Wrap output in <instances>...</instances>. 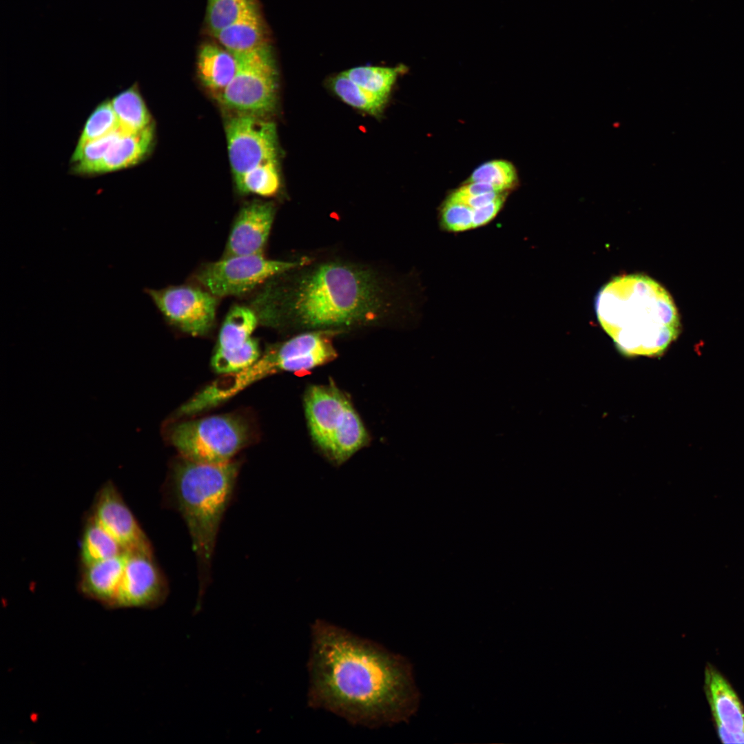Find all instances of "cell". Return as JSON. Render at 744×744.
I'll return each instance as SVG.
<instances>
[{"label": "cell", "instance_id": "obj_1", "mask_svg": "<svg viewBox=\"0 0 744 744\" xmlns=\"http://www.w3.org/2000/svg\"><path fill=\"white\" fill-rule=\"evenodd\" d=\"M308 705L369 727L407 722L420 693L411 663L382 645L318 619L311 626Z\"/></svg>", "mask_w": 744, "mask_h": 744}, {"label": "cell", "instance_id": "obj_2", "mask_svg": "<svg viewBox=\"0 0 744 744\" xmlns=\"http://www.w3.org/2000/svg\"><path fill=\"white\" fill-rule=\"evenodd\" d=\"M402 291L391 272L340 256L302 258L268 281L258 316L269 325L333 329L376 323L402 309Z\"/></svg>", "mask_w": 744, "mask_h": 744}, {"label": "cell", "instance_id": "obj_3", "mask_svg": "<svg viewBox=\"0 0 744 744\" xmlns=\"http://www.w3.org/2000/svg\"><path fill=\"white\" fill-rule=\"evenodd\" d=\"M595 311L618 351L628 357H659L681 332L673 298L645 275L612 278L598 292Z\"/></svg>", "mask_w": 744, "mask_h": 744}, {"label": "cell", "instance_id": "obj_4", "mask_svg": "<svg viewBox=\"0 0 744 744\" xmlns=\"http://www.w3.org/2000/svg\"><path fill=\"white\" fill-rule=\"evenodd\" d=\"M239 464H206L181 457L163 485V500L183 518L189 532L198 570L200 591L210 578L220 526L231 502Z\"/></svg>", "mask_w": 744, "mask_h": 744}, {"label": "cell", "instance_id": "obj_5", "mask_svg": "<svg viewBox=\"0 0 744 744\" xmlns=\"http://www.w3.org/2000/svg\"><path fill=\"white\" fill-rule=\"evenodd\" d=\"M304 407L314 443L333 463H344L367 444L369 435L360 416L335 386H309Z\"/></svg>", "mask_w": 744, "mask_h": 744}, {"label": "cell", "instance_id": "obj_6", "mask_svg": "<svg viewBox=\"0 0 744 744\" xmlns=\"http://www.w3.org/2000/svg\"><path fill=\"white\" fill-rule=\"evenodd\" d=\"M334 333L333 331H308L270 347L244 370L216 380V395L226 401L267 376L284 371H307L331 362L337 356L331 339Z\"/></svg>", "mask_w": 744, "mask_h": 744}, {"label": "cell", "instance_id": "obj_7", "mask_svg": "<svg viewBox=\"0 0 744 744\" xmlns=\"http://www.w3.org/2000/svg\"><path fill=\"white\" fill-rule=\"evenodd\" d=\"M247 424L237 415H211L176 424L172 444L185 459L200 463L230 462L248 442Z\"/></svg>", "mask_w": 744, "mask_h": 744}, {"label": "cell", "instance_id": "obj_8", "mask_svg": "<svg viewBox=\"0 0 744 744\" xmlns=\"http://www.w3.org/2000/svg\"><path fill=\"white\" fill-rule=\"evenodd\" d=\"M234 56L236 74L218 99L242 114L260 116L272 112L277 101L278 76L269 45Z\"/></svg>", "mask_w": 744, "mask_h": 744}, {"label": "cell", "instance_id": "obj_9", "mask_svg": "<svg viewBox=\"0 0 744 744\" xmlns=\"http://www.w3.org/2000/svg\"><path fill=\"white\" fill-rule=\"evenodd\" d=\"M296 260L269 259L262 254L223 257L204 265L195 278L216 297L239 296L251 291L300 264Z\"/></svg>", "mask_w": 744, "mask_h": 744}, {"label": "cell", "instance_id": "obj_10", "mask_svg": "<svg viewBox=\"0 0 744 744\" xmlns=\"http://www.w3.org/2000/svg\"><path fill=\"white\" fill-rule=\"evenodd\" d=\"M229 162L235 182L254 167L278 161L276 125L260 116L242 114L226 127Z\"/></svg>", "mask_w": 744, "mask_h": 744}, {"label": "cell", "instance_id": "obj_11", "mask_svg": "<svg viewBox=\"0 0 744 744\" xmlns=\"http://www.w3.org/2000/svg\"><path fill=\"white\" fill-rule=\"evenodd\" d=\"M144 291L167 321L187 333L201 335L214 324L217 297L204 288L182 285Z\"/></svg>", "mask_w": 744, "mask_h": 744}, {"label": "cell", "instance_id": "obj_12", "mask_svg": "<svg viewBox=\"0 0 744 744\" xmlns=\"http://www.w3.org/2000/svg\"><path fill=\"white\" fill-rule=\"evenodd\" d=\"M258 320L256 311L249 307L236 305L230 309L211 358L216 373L226 375L240 371L259 358L258 343L251 338Z\"/></svg>", "mask_w": 744, "mask_h": 744}, {"label": "cell", "instance_id": "obj_13", "mask_svg": "<svg viewBox=\"0 0 744 744\" xmlns=\"http://www.w3.org/2000/svg\"><path fill=\"white\" fill-rule=\"evenodd\" d=\"M169 595L167 581L154 554L126 552V559L114 609H154Z\"/></svg>", "mask_w": 744, "mask_h": 744}, {"label": "cell", "instance_id": "obj_14", "mask_svg": "<svg viewBox=\"0 0 744 744\" xmlns=\"http://www.w3.org/2000/svg\"><path fill=\"white\" fill-rule=\"evenodd\" d=\"M87 514L116 540L125 552L154 554L149 539L113 482L109 480L101 486Z\"/></svg>", "mask_w": 744, "mask_h": 744}, {"label": "cell", "instance_id": "obj_15", "mask_svg": "<svg viewBox=\"0 0 744 744\" xmlns=\"http://www.w3.org/2000/svg\"><path fill=\"white\" fill-rule=\"evenodd\" d=\"M705 691L723 743H744V707L731 685L712 665L705 671Z\"/></svg>", "mask_w": 744, "mask_h": 744}, {"label": "cell", "instance_id": "obj_16", "mask_svg": "<svg viewBox=\"0 0 744 744\" xmlns=\"http://www.w3.org/2000/svg\"><path fill=\"white\" fill-rule=\"evenodd\" d=\"M275 211L270 202H254L244 206L234 223L223 257L262 254Z\"/></svg>", "mask_w": 744, "mask_h": 744}, {"label": "cell", "instance_id": "obj_17", "mask_svg": "<svg viewBox=\"0 0 744 744\" xmlns=\"http://www.w3.org/2000/svg\"><path fill=\"white\" fill-rule=\"evenodd\" d=\"M125 559L126 552L81 566L77 584L79 592L106 608L114 609Z\"/></svg>", "mask_w": 744, "mask_h": 744}, {"label": "cell", "instance_id": "obj_18", "mask_svg": "<svg viewBox=\"0 0 744 744\" xmlns=\"http://www.w3.org/2000/svg\"><path fill=\"white\" fill-rule=\"evenodd\" d=\"M153 140V125L138 132H127L121 129L105 152L98 174L136 165L148 154Z\"/></svg>", "mask_w": 744, "mask_h": 744}, {"label": "cell", "instance_id": "obj_19", "mask_svg": "<svg viewBox=\"0 0 744 744\" xmlns=\"http://www.w3.org/2000/svg\"><path fill=\"white\" fill-rule=\"evenodd\" d=\"M214 36L234 55L249 52L267 44L265 25L256 6Z\"/></svg>", "mask_w": 744, "mask_h": 744}, {"label": "cell", "instance_id": "obj_20", "mask_svg": "<svg viewBox=\"0 0 744 744\" xmlns=\"http://www.w3.org/2000/svg\"><path fill=\"white\" fill-rule=\"evenodd\" d=\"M236 56L213 44L204 45L198 56L199 77L217 99L233 79L237 70Z\"/></svg>", "mask_w": 744, "mask_h": 744}, {"label": "cell", "instance_id": "obj_21", "mask_svg": "<svg viewBox=\"0 0 744 744\" xmlns=\"http://www.w3.org/2000/svg\"><path fill=\"white\" fill-rule=\"evenodd\" d=\"M125 553L116 540L87 514L79 546L81 566H87Z\"/></svg>", "mask_w": 744, "mask_h": 744}, {"label": "cell", "instance_id": "obj_22", "mask_svg": "<svg viewBox=\"0 0 744 744\" xmlns=\"http://www.w3.org/2000/svg\"><path fill=\"white\" fill-rule=\"evenodd\" d=\"M119 127L127 132H141L149 125L151 116L137 88L131 87L111 101Z\"/></svg>", "mask_w": 744, "mask_h": 744}, {"label": "cell", "instance_id": "obj_23", "mask_svg": "<svg viewBox=\"0 0 744 744\" xmlns=\"http://www.w3.org/2000/svg\"><path fill=\"white\" fill-rule=\"evenodd\" d=\"M403 67L358 66L343 72L364 90L387 101L397 76Z\"/></svg>", "mask_w": 744, "mask_h": 744}, {"label": "cell", "instance_id": "obj_24", "mask_svg": "<svg viewBox=\"0 0 744 744\" xmlns=\"http://www.w3.org/2000/svg\"><path fill=\"white\" fill-rule=\"evenodd\" d=\"M329 84L332 91L344 103L372 116H380L386 103L358 85L344 72L330 79Z\"/></svg>", "mask_w": 744, "mask_h": 744}, {"label": "cell", "instance_id": "obj_25", "mask_svg": "<svg viewBox=\"0 0 744 744\" xmlns=\"http://www.w3.org/2000/svg\"><path fill=\"white\" fill-rule=\"evenodd\" d=\"M278 161L262 163L247 172L236 183L238 191L242 194H254L262 196H271L280 188V176Z\"/></svg>", "mask_w": 744, "mask_h": 744}, {"label": "cell", "instance_id": "obj_26", "mask_svg": "<svg viewBox=\"0 0 744 744\" xmlns=\"http://www.w3.org/2000/svg\"><path fill=\"white\" fill-rule=\"evenodd\" d=\"M120 131L119 127L103 137L76 147L72 157L73 171L81 174L98 173L105 152Z\"/></svg>", "mask_w": 744, "mask_h": 744}, {"label": "cell", "instance_id": "obj_27", "mask_svg": "<svg viewBox=\"0 0 744 744\" xmlns=\"http://www.w3.org/2000/svg\"><path fill=\"white\" fill-rule=\"evenodd\" d=\"M253 0H207L206 21L214 35L254 6Z\"/></svg>", "mask_w": 744, "mask_h": 744}, {"label": "cell", "instance_id": "obj_28", "mask_svg": "<svg viewBox=\"0 0 744 744\" xmlns=\"http://www.w3.org/2000/svg\"><path fill=\"white\" fill-rule=\"evenodd\" d=\"M118 128V120L111 101H104L97 106L88 118L76 147L103 137Z\"/></svg>", "mask_w": 744, "mask_h": 744}, {"label": "cell", "instance_id": "obj_29", "mask_svg": "<svg viewBox=\"0 0 744 744\" xmlns=\"http://www.w3.org/2000/svg\"><path fill=\"white\" fill-rule=\"evenodd\" d=\"M468 181L467 183H488L499 191L506 192L516 183L517 174L513 165L509 162L492 161L478 167Z\"/></svg>", "mask_w": 744, "mask_h": 744}, {"label": "cell", "instance_id": "obj_30", "mask_svg": "<svg viewBox=\"0 0 744 744\" xmlns=\"http://www.w3.org/2000/svg\"><path fill=\"white\" fill-rule=\"evenodd\" d=\"M442 227L451 232H461L473 229V209L448 198L440 212Z\"/></svg>", "mask_w": 744, "mask_h": 744}, {"label": "cell", "instance_id": "obj_31", "mask_svg": "<svg viewBox=\"0 0 744 744\" xmlns=\"http://www.w3.org/2000/svg\"><path fill=\"white\" fill-rule=\"evenodd\" d=\"M506 195V194L484 206L473 209V229L484 226L495 218L504 203Z\"/></svg>", "mask_w": 744, "mask_h": 744}, {"label": "cell", "instance_id": "obj_32", "mask_svg": "<svg viewBox=\"0 0 744 744\" xmlns=\"http://www.w3.org/2000/svg\"><path fill=\"white\" fill-rule=\"evenodd\" d=\"M505 194H506V192H494L476 196H467L455 191L448 198L462 203L472 209H475L492 202Z\"/></svg>", "mask_w": 744, "mask_h": 744}, {"label": "cell", "instance_id": "obj_33", "mask_svg": "<svg viewBox=\"0 0 744 744\" xmlns=\"http://www.w3.org/2000/svg\"><path fill=\"white\" fill-rule=\"evenodd\" d=\"M456 192L467 196H476L494 192H501L494 185L485 182H470L461 187Z\"/></svg>", "mask_w": 744, "mask_h": 744}]
</instances>
